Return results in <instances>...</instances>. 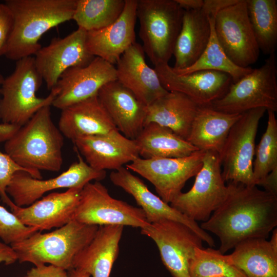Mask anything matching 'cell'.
Listing matches in <instances>:
<instances>
[{"mask_svg":"<svg viewBox=\"0 0 277 277\" xmlns=\"http://www.w3.org/2000/svg\"><path fill=\"white\" fill-rule=\"evenodd\" d=\"M13 28L12 14L5 3H0V56L5 55Z\"/></svg>","mask_w":277,"mask_h":277,"instance_id":"38","label":"cell"},{"mask_svg":"<svg viewBox=\"0 0 277 277\" xmlns=\"http://www.w3.org/2000/svg\"><path fill=\"white\" fill-rule=\"evenodd\" d=\"M13 28L5 56L17 61L32 56L42 46L41 37L51 29L72 19L76 0H6Z\"/></svg>","mask_w":277,"mask_h":277,"instance_id":"3","label":"cell"},{"mask_svg":"<svg viewBox=\"0 0 277 277\" xmlns=\"http://www.w3.org/2000/svg\"><path fill=\"white\" fill-rule=\"evenodd\" d=\"M213 277H227L225 276H213Z\"/></svg>","mask_w":277,"mask_h":277,"instance_id":"47","label":"cell"},{"mask_svg":"<svg viewBox=\"0 0 277 277\" xmlns=\"http://www.w3.org/2000/svg\"><path fill=\"white\" fill-rule=\"evenodd\" d=\"M224 259L247 277H277V250L266 239L243 241Z\"/></svg>","mask_w":277,"mask_h":277,"instance_id":"29","label":"cell"},{"mask_svg":"<svg viewBox=\"0 0 277 277\" xmlns=\"http://www.w3.org/2000/svg\"><path fill=\"white\" fill-rule=\"evenodd\" d=\"M211 32L210 15L204 8L184 10L181 30L173 51V69H184L194 64L205 49Z\"/></svg>","mask_w":277,"mask_h":277,"instance_id":"26","label":"cell"},{"mask_svg":"<svg viewBox=\"0 0 277 277\" xmlns=\"http://www.w3.org/2000/svg\"><path fill=\"white\" fill-rule=\"evenodd\" d=\"M256 186H261L264 190L277 196V168L274 169L263 179L259 181Z\"/></svg>","mask_w":277,"mask_h":277,"instance_id":"40","label":"cell"},{"mask_svg":"<svg viewBox=\"0 0 277 277\" xmlns=\"http://www.w3.org/2000/svg\"><path fill=\"white\" fill-rule=\"evenodd\" d=\"M110 179L116 186L131 195L143 211L149 223L166 219L182 223L192 229L210 247L215 246L212 237L192 220L153 193L144 182L122 167L112 171Z\"/></svg>","mask_w":277,"mask_h":277,"instance_id":"18","label":"cell"},{"mask_svg":"<svg viewBox=\"0 0 277 277\" xmlns=\"http://www.w3.org/2000/svg\"><path fill=\"white\" fill-rule=\"evenodd\" d=\"M43 78L32 56L16 61L12 73L4 78L0 87V120L2 123L21 127L40 109L51 106L58 93L56 87L45 97L36 93Z\"/></svg>","mask_w":277,"mask_h":277,"instance_id":"5","label":"cell"},{"mask_svg":"<svg viewBox=\"0 0 277 277\" xmlns=\"http://www.w3.org/2000/svg\"><path fill=\"white\" fill-rule=\"evenodd\" d=\"M18 171H25L31 176V172L16 164L6 153L0 150V196L2 201L8 206L13 201L6 193V188L13 175Z\"/></svg>","mask_w":277,"mask_h":277,"instance_id":"37","label":"cell"},{"mask_svg":"<svg viewBox=\"0 0 277 277\" xmlns=\"http://www.w3.org/2000/svg\"><path fill=\"white\" fill-rule=\"evenodd\" d=\"M142 234L156 244L162 261L173 277H190L189 267L195 249L202 248V239L190 227L163 219L141 229Z\"/></svg>","mask_w":277,"mask_h":277,"instance_id":"13","label":"cell"},{"mask_svg":"<svg viewBox=\"0 0 277 277\" xmlns=\"http://www.w3.org/2000/svg\"><path fill=\"white\" fill-rule=\"evenodd\" d=\"M77 156L78 161L71 165L68 169L50 179H38L25 171H17L6 188L7 195L11 197L17 206H28L48 191L61 188H83L93 180L100 181L105 178V171L92 168L79 153Z\"/></svg>","mask_w":277,"mask_h":277,"instance_id":"14","label":"cell"},{"mask_svg":"<svg viewBox=\"0 0 277 277\" xmlns=\"http://www.w3.org/2000/svg\"><path fill=\"white\" fill-rule=\"evenodd\" d=\"M228 185L226 200L200 225L219 238L223 254L245 240L267 239L277 226V196L256 185L232 182Z\"/></svg>","mask_w":277,"mask_h":277,"instance_id":"1","label":"cell"},{"mask_svg":"<svg viewBox=\"0 0 277 277\" xmlns=\"http://www.w3.org/2000/svg\"><path fill=\"white\" fill-rule=\"evenodd\" d=\"M217 40L229 58L236 66L249 67L258 60L260 49L249 19L246 0L220 10L214 24Z\"/></svg>","mask_w":277,"mask_h":277,"instance_id":"12","label":"cell"},{"mask_svg":"<svg viewBox=\"0 0 277 277\" xmlns=\"http://www.w3.org/2000/svg\"><path fill=\"white\" fill-rule=\"evenodd\" d=\"M82 189L72 188L64 192L50 193L26 207L17 206L13 202L9 207L27 226L39 231L58 228L73 220Z\"/></svg>","mask_w":277,"mask_h":277,"instance_id":"20","label":"cell"},{"mask_svg":"<svg viewBox=\"0 0 277 277\" xmlns=\"http://www.w3.org/2000/svg\"><path fill=\"white\" fill-rule=\"evenodd\" d=\"M137 1L125 0L124 10L114 22L104 28L87 32L86 46L92 56L114 65L135 42Z\"/></svg>","mask_w":277,"mask_h":277,"instance_id":"22","label":"cell"},{"mask_svg":"<svg viewBox=\"0 0 277 277\" xmlns=\"http://www.w3.org/2000/svg\"><path fill=\"white\" fill-rule=\"evenodd\" d=\"M238 0H204L203 8L209 14H216L221 9L236 3Z\"/></svg>","mask_w":277,"mask_h":277,"instance_id":"41","label":"cell"},{"mask_svg":"<svg viewBox=\"0 0 277 277\" xmlns=\"http://www.w3.org/2000/svg\"><path fill=\"white\" fill-rule=\"evenodd\" d=\"M266 111L258 108L245 112L230 129L219 153L225 182L255 185L253 160L255 137L260 121Z\"/></svg>","mask_w":277,"mask_h":277,"instance_id":"9","label":"cell"},{"mask_svg":"<svg viewBox=\"0 0 277 277\" xmlns=\"http://www.w3.org/2000/svg\"><path fill=\"white\" fill-rule=\"evenodd\" d=\"M116 80L115 66L98 57L87 65L66 70L55 86L58 93L52 105L61 109L97 94L108 82Z\"/></svg>","mask_w":277,"mask_h":277,"instance_id":"16","label":"cell"},{"mask_svg":"<svg viewBox=\"0 0 277 277\" xmlns=\"http://www.w3.org/2000/svg\"><path fill=\"white\" fill-rule=\"evenodd\" d=\"M248 15L260 51L269 55L277 45V1L246 0Z\"/></svg>","mask_w":277,"mask_h":277,"instance_id":"31","label":"cell"},{"mask_svg":"<svg viewBox=\"0 0 277 277\" xmlns=\"http://www.w3.org/2000/svg\"><path fill=\"white\" fill-rule=\"evenodd\" d=\"M97 95L116 129L134 140L145 126L147 107L117 80L105 84Z\"/></svg>","mask_w":277,"mask_h":277,"instance_id":"23","label":"cell"},{"mask_svg":"<svg viewBox=\"0 0 277 277\" xmlns=\"http://www.w3.org/2000/svg\"><path fill=\"white\" fill-rule=\"evenodd\" d=\"M206 151L197 150L182 157H136L126 165L128 170L147 179L159 197L170 204L181 192L186 182L200 170Z\"/></svg>","mask_w":277,"mask_h":277,"instance_id":"11","label":"cell"},{"mask_svg":"<svg viewBox=\"0 0 277 277\" xmlns=\"http://www.w3.org/2000/svg\"><path fill=\"white\" fill-rule=\"evenodd\" d=\"M121 225L100 226L91 242L75 257L73 268L92 277H110L119 253Z\"/></svg>","mask_w":277,"mask_h":277,"instance_id":"25","label":"cell"},{"mask_svg":"<svg viewBox=\"0 0 277 277\" xmlns=\"http://www.w3.org/2000/svg\"><path fill=\"white\" fill-rule=\"evenodd\" d=\"M184 11L201 9L204 6V0H175Z\"/></svg>","mask_w":277,"mask_h":277,"instance_id":"44","label":"cell"},{"mask_svg":"<svg viewBox=\"0 0 277 277\" xmlns=\"http://www.w3.org/2000/svg\"><path fill=\"white\" fill-rule=\"evenodd\" d=\"M98 226L72 220L52 232L37 231L10 245L20 263L39 266L49 264L66 271L73 269L75 257L91 242Z\"/></svg>","mask_w":277,"mask_h":277,"instance_id":"4","label":"cell"},{"mask_svg":"<svg viewBox=\"0 0 277 277\" xmlns=\"http://www.w3.org/2000/svg\"><path fill=\"white\" fill-rule=\"evenodd\" d=\"M25 277H67V271L52 265H43L32 268Z\"/></svg>","mask_w":277,"mask_h":277,"instance_id":"39","label":"cell"},{"mask_svg":"<svg viewBox=\"0 0 277 277\" xmlns=\"http://www.w3.org/2000/svg\"><path fill=\"white\" fill-rule=\"evenodd\" d=\"M195 176L191 188L181 192L169 204L189 219L204 222L224 202L229 193V187L222 177L219 153L206 151L202 166Z\"/></svg>","mask_w":277,"mask_h":277,"instance_id":"8","label":"cell"},{"mask_svg":"<svg viewBox=\"0 0 277 277\" xmlns=\"http://www.w3.org/2000/svg\"><path fill=\"white\" fill-rule=\"evenodd\" d=\"M86 162L97 170H116L139 157L134 140L117 129L109 132L78 138L72 141Z\"/></svg>","mask_w":277,"mask_h":277,"instance_id":"19","label":"cell"},{"mask_svg":"<svg viewBox=\"0 0 277 277\" xmlns=\"http://www.w3.org/2000/svg\"><path fill=\"white\" fill-rule=\"evenodd\" d=\"M125 0H76L72 19L87 32L104 28L122 13Z\"/></svg>","mask_w":277,"mask_h":277,"instance_id":"32","label":"cell"},{"mask_svg":"<svg viewBox=\"0 0 277 277\" xmlns=\"http://www.w3.org/2000/svg\"><path fill=\"white\" fill-rule=\"evenodd\" d=\"M199 107L186 95L168 91L147 107L145 125L156 123L187 140Z\"/></svg>","mask_w":277,"mask_h":277,"instance_id":"27","label":"cell"},{"mask_svg":"<svg viewBox=\"0 0 277 277\" xmlns=\"http://www.w3.org/2000/svg\"><path fill=\"white\" fill-rule=\"evenodd\" d=\"M215 14L210 15L211 32L208 43L203 53L191 66L173 71L178 74H186L194 71L210 70L229 75L232 83H235L252 70L250 67L242 68L235 65L227 56L216 36L214 24Z\"/></svg>","mask_w":277,"mask_h":277,"instance_id":"33","label":"cell"},{"mask_svg":"<svg viewBox=\"0 0 277 277\" xmlns=\"http://www.w3.org/2000/svg\"><path fill=\"white\" fill-rule=\"evenodd\" d=\"M86 36L87 31L78 28L64 37L52 38L35 53V65L48 89L54 88L69 68L86 66L93 59L87 48Z\"/></svg>","mask_w":277,"mask_h":277,"instance_id":"15","label":"cell"},{"mask_svg":"<svg viewBox=\"0 0 277 277\" xmlns=\"http://www.w3.org/2000/svg\"><path fill=\"white\" fill-rule=\"evenodd\" d=\"M67 277H91V276L87 272L73 268L67 271Z\"/></svg>","mask_w":277,"mask_h":277,"instance_id":"45","label":"cell"},{"mask_svg":"<svg viewBox=\"0 0 277 277\" xmlns=\"http://www.w3.org/2000/svg\"><path fill=\"white\" fill-rule=\"evenodd\" d=\"M145 55L142 46L135 42L122 55L115 67L116 80L148 107L168 91L154 69L147 64Z\"/></svg>","mask_w":277,"mask_h":277,"instance_id":"21","label":"cell"},{"mask_svg":"<svg viewBox=\"0 0 277 277\" xmlns=\"http://www.w3.org/2000/svg\"><path fill=\"white\" fill-rule=\"evenodd\" d=\"M134 140L139 156L145 159L182 157L199 150L169 128L154 122L145 125Z\"/></svg>","mask_w":277,"mask_h":277,"instance_id":"30","label":"cell"},{"mask_svg":"<svg viewBox=\"0 0 277 277\" xmlns=\"http://www.w3.org/2000/svg\"><path fill=\"white\" fill-rule=\"evenodd\" d=\"M271 245L273 248L277 250V229L274 228L272 231V235L271 236V239L269 241Z\"/></svg>","mask_w":277,"mask_h":277,"instance_id":"46","label":"cell"},{"mask_svg":"<svg viewBox=\"0 0 277 277\" xmlns=\"http://www.w3.org/2000/svg\"><path fill=\"white\" fill-rule=\"evenodd\" d=\"M37 231L38 228L24 225L12 212L0 205V238L4 243L10 245Z\"/></svg>","mask_w":277,"mask_h":277,"instance_id":"36","label":"cell"},{"mask_svg":"<svg viewBox=\"0 0 277 277\" xmlns=\"http://www.w3.org/2000/svg\"><path fill=\"white\" fill-rule=\"evenodd\" d=\"M190 277H247L243 272L229 264L224 259V254L211 247H197L190 262Z\"/></svg>","mask_w":277,"mask_h":277,"instance_id":"34","label":"cell"},{"mask_svg":"<svg viewBox=\"0 0 277 277\" xmlns=\"http://www.w3.org/2000/svg\"><path fill=\"white\" fill-rule=\"evenodd\" d=\"M154 69L166 90L183 93L199 106L209 105L222 97L232 83L229 75L219 71L200 70L181 75L168 64Z\"/></svg>","mask_w":277,"mask_h":277,"instance_id":"17","label":"cell"},{"mask_svg":"<svg viewBox=\"0 0 277 277\" xmlns=\"http://www.w3.org/2000/svg\"><path fill=\"white\" fill-rule=\"evenodd\" d=\"M267 111V127L255 149V158L253 163L255 185L259 181L277 168V120L275 112Z\"/></svg>","mask_w":277,"mask_h":277,"instance_id":"35","label":"cell"},{"mask_svg":"<svg viewBox=\"0 0 277 277\" xmlns=\"http://www.w3.org/2000/svg\"><path fill=\"white\" fill-rule=\"evenodd\" d=\"M210 106L229 114H242L248 110L264 108L277 111V64L275 54L268 55L260 67L252 69L235 83L227 92Z\"/></svg>","mask_w":277,"mask_h":277,"instance_id":"7","label":"cell"},{"mask_svg":"<svg viewBox=\"0 0 277 277\" xmlns=\"http://www.w3.org/2000/svg\"><path fill=\"white\" fill-rule=\"evenodd\" d=\"M242 114L225 113L209 105L199 106L187 141L199 150L219 153L230 129Z\"/></svg>","mask_w":277,"mask_h":277,"instance_id":"28","label":"cell"},{"mask_svg":"<svg viewBox=\"0 0 277 277\" xmlns=\"http://www.w3.org/2000/svg\"><path fill=\"white\" fill-rule=\"evenodd\" d=\"M73 220L91 225H121L141 229L150 223L141 208L112 197L100 181L82 188Z\"/></svg>","mask_w":277,"mask_h":277,"instance_id":"10","label":"cell"},{"mask_svg":"<svg viewBox=\"0 0 277 277\" xmlns=\"http://www.w3.org/2000/svg\"><path fill=\"white\" fill-rule=\"evenodd\" d=\"M183 13L175 0H137L142 46L154 66L168 64L173 55Z\"/></svg>","mask_w":277,"mask_h":277,"instance_id":"6","label":"cell"},{"mask_svg":"<svg viewBox=\"0 0 277 277\" xmlns=\"http://www.w3.org/2000/svg\"><path fill=\"white\" fill-rule=\"evenodd\" d=\"M4 143L5 153L34 178L42 179L40 170L62 168L64 138L52 120L50 106L40 109Z\"/></svg>","mask_w":277,"mask_h":277,"instance_id":"2","label":"cell"},{"mask_svg":"<svg viewBox=\"0 0 277 277\" xmlns=\"http://www.w3.org/2000/svg\"><path fill=\"white\" fill-rule=\"evenodd\" d=\"M58 127L64 136L72 141L116 129L97 95L62 110Z\"/></svg>","mask_w":277,"mask_h":277,"instance_id":"24","label":"cell"},{"mask_svg":"<svg viewBox=\"0 0 277 277\" xmlns=\"http://www.w3.org/2000/svg\"><path fill=\"white\" fill-rule=\"evenodd\" d=\"M16 261L17 255L11 246L0 242V263L9 265Z\"/></svg>","mask_w":277,"mask_h":277,"instance_id":"42","label":"cell"},{"mask_svg":"<svg viewBox=\"0 0 277 277\" xmlns=\"http://www.w3.org/2000/svg\"><path fill=\"white\" fill-rule=\"evenodd\" d=\"M4 79L0 73V87ZM21 127L2 123L0 124V143L5 142L10 138Z\"/></svg>","mask_w":277,"mask_h":277,"instance_id":"43","label":"cell"}]
</instances>
